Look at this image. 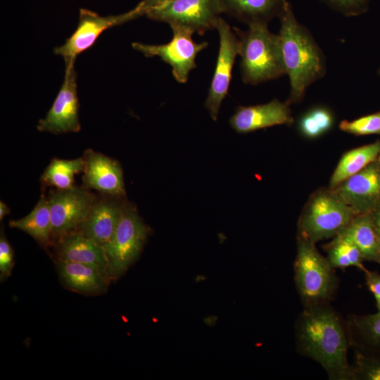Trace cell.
I'll return each instance as SVG.
<instances>
[{"mask_svg":"<svg viewBox=\"0 0 380 380\" xmlns=\"http://www.w3.org/2000/svg\"><path fill=\"white\" fill-rule=\"evenodd\" d=\"M298 349L317 362L329 379H355L348 360V342L338 316L325 304L305 309L296 326Z\"/></svg>","mask_w":380,"mask_h":380,"instance_id":"6da1fadb","label":"cell"},{"mask_svg":"<svg viewBox=\"0 0 380 380\" xmlns=\"http://www.w3.org/2000/svg\"><path fill=\"white\" fill-rule=\"evenodd\" d=\"M278 34L286 75L290 80V105L300 102L308 87L326 73V60L309 30L296 19L287 1L279 15Z\"/></svg>","mask_w":380,"mask_h":380,"instance_id":"7a4b0ae2","label":"cell"},{"mask_svg":"<svg viewBox=\"0 0 380 380\" xmlns=\"http://www.w3.org/2000/svg\"><path fill=\"white\" fill-rule=\"evenodd\" d=\"M234 30L245 84L256 85L286 75L279 35L269 30L268 24L251 25L246 31Z\"/></svg>","mask_w":380,"mask_h":380,"instance_id":"3957f363","label":"cell"},{"mask_svg":"<svg viewBox=\"0 0 380 380\" xmlns=\"http://www.w3.org/2000/svg\"><path fill=\"white\" fill-rule=\"evenodd\" d=\"M312 241L298 234L295 283L305 307L325 304L337 287L334 268Z\"/></svg>","mask_w":380,"mask_h":380,"instance_id":"277c9868","label":"cell"},{"mask_svg":"<svg viewBox=\"0 0 380 380\" xmlns=\"http://www.w3.org/2000/svg\"><path fill=\"white\" fill-rule=\"evenodd\" d=\"M355 215L334 189L317 190L310 197L300 217L298 235L315 243L334 237Z\"/></svg>","mask_w":380,"mask_h":380,"instance_id":"5b68a950","label":"cell"},{"mask_svg":"<svg viewBox=\"0 0 380 380\" xmlns=\"http://www.w3.org/2000/svg\"><path fill=\"white\" fill-rule=\"evenodd\" d=\"M149 232L137 209L124 203L120 220L111 239L103 246L110 280L119 278L137 260Z\"/></svg>","mask_w":380,"mask_h":380,"instance_id":"8992f818","label":"cell"},{"mask_svg":"<svg viewBox=\"0 0 380 380\" xmlns=\"http://www.w3.org/2000/svg\"><path fill=\"white\" fill-rule=\"evenodd\" d=\"M223 13L219 0H172L149 9L146 15L203 35L216 29Z\"/></svg>","mask_w":380,"mask_h":380,"instance_id":"52a82bcc","label":"cell"},{"mask_svg":"<svg viewBox=\"0 0 380 380\" xmlns=\"http://www.w3.org/2000/svg\"><path fill=\"white\" fill-rule=\"evenodd\" d=\"M51 217L53 244L77 231L87 218L96 199L89 189L74 186L51 191L47 196Z\"/></svg>","mask_w":380,"mask_h":380,"instance_id":"ba28073f","label":"cell"},{"mask_svg":"<svg viewBox=\"0 0 380 380\" xmlns=\"http://www.w3.org/2000/svg\"><path fill=\"white\" fill-rule=\"evenodd\" d=\"M143 15H146V11L141 2L129 11L116 15L101 16L94 11L80 8L75 31L63 45L54 49V53L61 56L65 64L75 62L79 54L94 44L103 32Z\"/></svg>","mask_w":380,"mask_h":380,"instance_id":"9c48e42d","label":"cell"},{"mask_svg":"<svg viewBox=\"0 0 380 380\" xmlns=\"http://www.w3.org/2000/svg\"><path fill=\"white\" fill-rule=\"evenodd\" d=\"M173 37L165 44L151 45L133 42L132 48L146 57L159 56L172 67V74L179 83H186L190 72L196 68V58L208 43H196L191 31L177 26H170Z\"/></svg>","mask_w":380,"mask_h":380,"instance_id":"30bf717a","label":"cell"},{"mask_svg":"<svg viewBox=\"0 0 380 380\" xmlns=\"http://www.w3.org/2000/svg\"><path fill=\"white\" fill-rule=\"evenodd\" d=\"M216 29L220 37V47L205 102V107L214 121L217 120L221 104L228 94L233 66L239 54V39L229 25L220 18Z\"/></svg>","mask_w":380,"mask_h":380,"instance_id":"8fae6325","label":"cell"},{"mask_svg":"<svg viewBox=\"0 0 380 380\" xmlns=\"http://www.w3.org/2000/svg\"><path fill=\"white\" fill-rule=\"evenodd\" d=\"M75 62L65 64L63 82L46 116L40 119L39 132L59 134L80 130L79 102L77 94V72Z\"/></svg>","mask_w":380,"mask_h":380,"instance_id":"7c38bea8","label":"cell"},{"mask_svg":"<svg viewBox=\"0 0 380 380\" xmlns=\"http://www.w3.org/2000/svg\"><path fill=\"white\" fill-rule=\"evenodd\" d=\"M334 190L355 215L371 213L380 203V165L375 161Z\"/></svg>","mask_w":380,"mask_h":380,"instance_id":"4fadbf2b","label":"cell"},{"mask_svg":"<svg viewBox=\"0 0 380 380\" xmlns=\"http://www.w3.org/2000/svg\"><path fill=\"white\" fill-rule=\"evenodd\" d=\"M83 186L118 198L125 196L122 170L120 163L91 149L84 151Z\"/></svg>","mask_w":380,"mask_h":380,"instance_id":"5bb4252c","label":"cell"},{"mask_svg":"<svg viewBox=\"0 0 380 380\" xmlns=\"http://www.w3.org/2000/svg\"><path fill=\"white\" fill-rule=\"evenodd\" d=\"M229 122L237 133L246 134L275 125H291L293 118L289 104L274 99L264 104L238 106Z\"/></svg>","mask_w":380,"mask_h":380,"instance_id":"9a60e30c","label":"cell"},{"mask_svg":"<svg viewBox=\"0 0 380 380\" xmlns=\"http://www.w3.org/2000/svg\"><path fill=\"white\" fill-rule=\"evenodd\" d=\"M123 204L110 198L96 199L87 218L77 232L103 246L116 230Z\"/></svg>","mask_w":380,"mask_h":380,"instance_id":"2e32d148","label":"cell"},{"mask_svg":"<svg viewBox=\"0 0 380 380\" xmlns=\"http://www.w3.org/2000/svg\"><path fill=\"white\" fill-rule=\"evenodd\" d=\"M54 245L57 260L91 265L108 276L104 248L92 239L75 232L61 238Z\"/></svg>","mask_w":380,"mask_h":380,"instance_id":"e0dca14e","label":"cell"},{"mask_svg":"<svg viewBox=\"0 0 380 380\" xmlns=\"http://www.w3.org/2000/svg\"><path fill=\"white\" fill-rule=\"evenodd\" d=\"M57 265L60 279L64 286L80 293H103L110 281L106 274L91 265L61 260H57Z\"/></svg>","mask_w":380,"mask_h":380,"instance_id":"ac0fdd59","label":"cell"},{"mask_svg":"<svg viewBox=\"0 0 380 380\" xmlns=\"http://www.w3.org/2000/svg\"><path fill=\"white\" fill-rule=\"evenodd\" d=\"M224 13L248 26L268 24L279 17L287 0H219Z\"/></svg>","mask_w":380,"mask_h":380,"instance_id":"d6986e66","label":"cell"},{"mask_svg":"<svg viewBox=\"0 0 380 380\" xmlns=\"http://www.w3.org/2000/svg\"><path fill=\"white\" fill-rule=\"evenodd\" d=\"M338 234L353 242L365 260L379 263L377 232L371 213L356 215Z\"/></svg>","mask_w":380,"mask_h":380,"instance_id":"ffe728a7","label":"cell"},{"mask_svg":"<svg viewBox=\"0 0 380 380\" xmlns=\"http://www.w3.org/2000/svg\"><path fill=\"white\" fill-rule=\"evenodd\" d=\"M9 225L26 232L44 247L52 245L51 217L48 197L42 195L28 215L10 221Z\"/></svg>","mask_w":380,"mask_h":380,"instance_id":"44dd1931","label":"cell"},{"mask_svg":"<svg viewBox=\"0 0 380 380\" xmlns=\"http://www.w3.org/2000/svg\"><path fill=\"white\" fill-rule=\"evenodd\" d=\"M379 153L380 141L345 153L331 177L329 189H335L341 182L374 162Z\"/></svg>","mask_w":380,"mask_h":380,"instance_id":"7402d4cb","label":"cell"},{"mask_svg":"<svg viewBox=\"0 0 380 380\" xmlns=\"http://www.w3.org/2000/svg\"><path fill=\"white\" fill-rule=\"evenodd\" d=\"M83 158L72 160L53 158L41 176L43 185L55 186L58 189H67L75 185L74 175L84 171Z\"/></svg>","mask_w":380,"mask_h":380,"instance_id":"603a6c76","label":"cell"},{"mask_svg":"<svg viewBox=\"0 0 380 380\" xmlns=\"http://www.w3.org/2000/svg\"><path fill=\"white\" fill-rule=\"evenodd\" d=\"M327 260L334 268L343 269L355 267L364 272L367 270L363 265L364 257L360 249L345 236L337 234L324 246Z\"/></svg>","mask_w":380,"mask_h":380,"instance_id":"cb8c5ba5","label":"cell"},{"mask_svg":"<svg viewBox=\"0 0 380 380\" xmlns=\"http://www.w3.org/2000/svg\"><path fill=\"white\" fill-rule=\"evenodd\" d=\"M350 327L367 346L380 350V311L366 315H353Z\"/></svg>","mask_w":380,"mask_h":380,"instance_id":"d4e9b609","label":"cell"},{"mask_svg":"<svg viewBox=\"0 0 380 380\" xmlns=\"http://www.w3.org/2000/svg\"><path fill=\"white\" fill-rule=\"evenodd\" d=\"M333 123L331 112L327 108L318 107L304 114L299 121L298 127L303 135L308 138H315L327 132Z\"/></svg>","mask_w":380,"mask_h":380,"instance_id":"484cf974","label":"cell"},{"mask_svg":"<svg viewBox=\"0 0 380 380\" xmlns=\"http://www.w3.org/2000/svg\"><path fill=\"white\" fill-rule=\"evenodd\" d=\"M353 368L355 379L380 380V356L357 351Z\"/></svg>","mask_w":380,"mask_h":380,"instance_id":"4316f807","label":"cell"},{"mask_svg":"<svg viewBox=\"0 0 380 380\" xmlns=\"http://www.w3.org/2000/svg\"><path fill=\"white\" fill-rule=\"evenodd\" d=\"M341 131L355 135L380 134V112L356 120H343L339 125Z\"/></svg>","mask_w":380,"mask_h":380,"instance_id":"83f0119b","label":"cell"},{"mask_svg":"<svg viewBox=\"0 0 380 380\" xmlns=\"http://www.w3.org/2000/svg\"><path fill=\"white\" fill-rule=\"evenodd\" d=\"M342 15L351 17L365 13L370 0H321Z\"/></svg>","mask_w":380,"mask_h":380,"instance_id":"f1b7e54d","label":"cell"},{"mask_svg":"<svg viewBox=\"0 0 380 380\" xmlns=\"http://www.w3.org/2000/svg\"><path fill=\"white\" fill-rule=\"evenodd\" d=\"M13 251L4 234L0 237V277L1 281L9 277L14 266Z\"/></svg>","mask_w":380,"mask_h":380,"instance_id":"f546056e","label":"cell"},{"mask_svg":"<svg viewBox=\"0 0 380 380\" xmlns=\"http://www.w3.org/2000/svg\"><path fill=\"white\" fill-rule=\"evenodd\" d=\"M365 275L366 285L375 298L377 310L380 311V274L367 270Z\"/></svg>","mask_w":380,"mask_h":380,"instance_id":"4dcf8cb0","label":"cell"},{"mask_svg":"<svg viewBox=\"0 0 380 380\" xmlns=\"http://www.w3.org/2000/svg\"><path fill=\"white\" fill-rule=\"evenodd\" d=\"M172 0H142L141 4L146 12L156 6H160Z\"/></svg>","mask_w":380,"mask_h":380,"instance_id":"1f68e13d","label":"cell"},{"mask_svg":"<svg viewBox=\"0 0 380 380\" xmlns=\"http://www.w3.org/2000/svg\"><path fill=\"white\" fill-rule=\"evenodd\" d=\"M373 222L377 232H380V203L371 213Z\"/></svg>","mask_w":380,"mask_h":380,"instance_id":"d6a6232c","label":"cell"},{"mask_svg":"<svg viewBox=\"0 0 380 380\" xmlns=\"http://www.w3.org/2000/svg\"><path fill=\"white\" fill-rule=\"evenodd\" d=\"M10 209L8 205L1 201L0 202V220H2L5 215L9 214Z\"/></svg>","mask_w":380,"mask_h":380,"instance_id":"836d02e7","label":"cell"},{"mask_svg":"<svg viewBox=\"0 0 380 380\" xmlns=\"http://www.w3.org/2000/svg\"><path fill=\"white\" fill-rule=\"evenodd\" d=\"M377 240H378V255H379V264H380V232H377Z\"/></svg>","mask_w":380,"mask_h":380,"instance_id":"e575fe53","label":"cell"},{"mask_svg":"<svg viewBox=\"0 0 380 380\" xmlns=\"http://www.w3.org/2000/svg\"><path fill=\"white\" fill-rule=\"evenodd\" d=\"M379 75H380V68L378 70Z\"/></svg>","mask_w":380,"mask_h":380,"instance_id":"d590c367","label":"cell"},{"mask_svg":"<svg viewBox=\"0 0 380 380\" xmlns=\"http://www.w3.org/2000/svg\"><path fill=\"white\" fill-rule=\"evenodd\" d=\"M379 165H380V161H379Z\"/></svg>","mask_w":380,"mask_h":380,"instance_id":"8d00e7d4","label":"cell"}]
</instances>
